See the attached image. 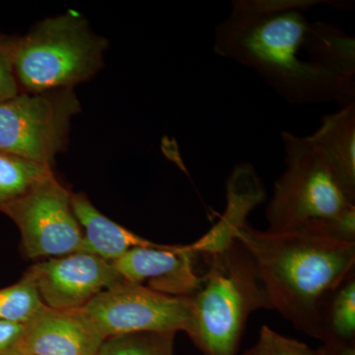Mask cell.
I'll return each instance as SVG.
<instances>
[{
  "label": "cell",
  "instance_id": "8992f818",
  "mask_svg": "<svg viewBox=\"0 0 355 355\" xmlns=\"http://www.w3.org/2000/svg\"><path fill=\"white\" fill-rule=\"evenodd\" d=\"M79 112L72 89L19 93L0 103V151L51 168Z\"/></svg>",
  "mask_w": 355,
  "mask_h": 355
},
{
  "label": "cell",
  "instance_id": "ac0fdd59",
  "mask_svg": "<svg viewBox=\"0 0 355 355\" xmlns=\"http://www.w3.org/2000/svg\"><path fill=\"white\" fill-rule=\"evenodd\" d=\"M176 334L135 333L105 338L96 355H173Z\"/></svg>",
  "mask_w": 355,
  "mask_h": 355
},
{
  "label": "cell",
  "instance_id": "44dd1931",
  "mask_svg": "<svg viewBox=\"0 0 355 355\" xmlns=\"http://www.w3.org/2000/svg\"><path fill=\"white\" fill-rule=\"evenodd\" d=\"M24 324L0 321V355H13L17 352Z\"/></svg>",
  "mask_w": 355,
  "mask_h": 355
},
{
  "label": "cell",
  "instance_id": "9c48e42d",
  "mask_svg": "<svg viewBox=\"0 0 355 355\" xmlns=\"http://www.w3.org/2000/svg\"><path fill=\"white\" fill-rule=\"evenodd\" d=\"M26 272L44 304L55 310L83 309L96 295L123 280L113 263L85 253L46 259Z\"/></svg>",
  "mask_w": 355,
  "mask_h": 355
},
{
  "label": "cell",
  "instance_id": "4fadbf2b",
  "mask_svg": "<svg viewBox=\"0 0 355 355\" xmlns=\"http://www.w3.org/2000/svg\"><path fill=\"white\" fill-rule=\"evenodd\" d=\"M72 210L83 229V241L78 253L93 254L113 263L133 248L158 247L102 214L83 193L71 196Z\"/></svg>",
  "mask_w": 355,
  "mask_h": 355
},
{
  "label": "cell",
  "instance_id": "2e32d148",
  "mask_svg": "<svg viewBox=\"0 0 355 355\" xmlns=\"http://www.w3.org/2000/svg\"><path fill=\"white\" fill-rule=\"evenodd\" d=\"M51 173L50 167L0 151V209Z\"/></svg>",
  "mask_w": 355,
  "mask_h": 355
},
{
  "label": "cell",
  "instance_id": "ba28073f",
  "mask_svg": "<svg viewBox=\"0 0 355 355\" xmlns=\"http://www.w3.org/2000/svg\"><path fill=\"white\" fill-rule=\"evenodd\" d=\"M83 310L104 340L135 333L176 334L188 326L190 300L123 280L96 295Z\"/></svg>",
  "mask_w": 355,
  "mask_h": 355
},
{
  "label": "cell",
  "instance_id": "277c9868",
  "mask_svg": "<svg viewBox=\"0 0 355 355\" xmlns=\"http://www.w3.org/2000/svg\"><path fill=\"white\" fill-rule=\"evenodd\" d=\"M286 170L266 207L268 231L296 232L355 209V189L340 177L309 135L282 132Z\"/></svg>",
  "mask_w": 355,
  "mask_h": 355
},
{
  "label": "cell",
  "instance_id": "ffe728a7",
  "mask_svg": "<svg viewBox=\"0 0 355 355\" xmlns=\"http://www.w3.org/2000/svg\"><path fill=\"white\" fill-rule=\"evenodd\" d=\"M15 43L0 42V103L19 94V84L14 71Z\"/></svg>",
  "mask_w": 355,
  "mask_h": 355
},
{
  "label": "cell",
  "instance_id": "52a82bcc",
  "mask_svg": "<svg viewBox=\"0 0 355 355\" xmlns=\"http://www.w3.org/2000/svg\"><path fill=\"white\" fill-rule=\"evenodd\" d=\"M71 196L51 173L0 209L19 228L28 258L78 253L83 233L72 210Z\"/></svg>",
  "mask_w": 355,
  "mask_h": 355
},
{
  "label": "cell",
  "instance_id": "3957f363",
  "mask_svg": "<svg viewBox=\"0 0 355 355\" xmlns=\"http://www.w3.org/2000/svg\"><path fill=\"white\" fill-rule=\"evenodd\" d=\"M207 258L209 270L189 296L190 315L184 331L205 355H235L252 313L272 310V303L241 242L235 239Z\"/></svg>",
  "mask_w": 355,
  "mask_h": 355
},
{
  "label": "cell",
  "instance_id": "7c38bea8",
  "mask_svg": "<svg viewBox=\"0 0 355 355\" xmlns=\"http://www.w3.org/2000/svg\"><path fill=\"white\" fill-rule=\"evenodd\" d=\"M265 186L254 166H236L226 183V207L214 227L191 245L193 251L205 257L223 251L235 240L240 228L247 224L249 214L265 202Z\"/></svg>",
  "mask_w": 355,
  "mask_h": 355
},
{
  "label": "cell",
  "instance_id": "7a4b0ae2",
  "mask_svg": "<svg viewBox=\"0 0 355 355\" xmlns=\"http://www.w3.org/2000/svg\"><path fill=\"white\" fill-rule=\"evenodd\" d=\"M235 239L253 258L272 309L297 330L322 340L324 305L355 272V243L306 231H261L248 223Z\"/></svg>",
  "mask_w": 355,
  "mask_h": 355
},
{
  "label": "cell",
  "instance_id": "d6986e66",
  "mask_svg": "<svg viewBox=\"0 0 355 355\" xmlns=\"http://www.w3.org/2000/svg\"><path fill=\"white\" fill-rule=\"evenodd\" d=\"M244 355H326L324 349H311L304 343L287 338L270 327H261L258 342Z\"/></svg>",
  "mask_w": 355,
  "mask_h": 355
},
{
  "label": "cell",
  "instance_id": "8fae6325",
  "mask_svg": "<svg viewBox=\"0 0 355 355\" xmlns=\"http://www.w3.org/2000/svg\"><path fill=\"white\" fill-rule=\"evenodd\" d=\"M103 342L104 338L83 309L46 307L24 324L17 354L96 355Z\"/></svg>",
  "mask_w": 355,
  "mask_h": 355
},
{
  "label": "cell",
  "instance_id": "6da1fadb",
  "mask_svg": "<svg viewBox=\"0 0 355 355\" xmlns=\"http://www.w3.org/2000/svg\"><path fill=\"white\" fill-rule=\"evenodd\" d=\"M321 0H234L214 32L219 57L253 69L299 106L355 103V39L308 13Z\"/></svg>",
  "mask_w": 355,
  "mask_h": 355
},
{
  "label": "cell",
  "instance_id": "e0dca14e",
  "mask_svg": "<svg viewBox=\"0 0 355 355\" xmlns=\"http://www.w3.org/2000/svg\"><path fill=\"white\" fill-rule=\"evenodd\" d=\"M46 307L27 272L13 286L0 289V321L26 324Z\"/></svg>",
  "mask_w": 355,
  "mask_h": 355
},
{
  "label": "cell",
  "instance_id": "9a60e30c",
  "mask_svg": "<svg viewBox=\"0 0 355 355\" xmlns=\"http://www.w3.org/2000/svg\"><path fill=\"white\" fill-rule=\"evenodd\" d=\"M355 272L350 273L331 294L322 315V340L354 343Z\"/></svg>",
  "mask_w": 355,
  "mask_h": 355
},
{
  "label": "cell",
  "instance_id": "30bf717a",
  "mask_svg": "<svg viewBox=\"0 0 355 355\" xmlns=\"http://www.w3.org/2000/svg\"><path fill=\"white\" fill-rule=\"evenodd\" d=\"M197 256L191 245H160L133 248L112 263L125 282L142 286L147 282L154 291L189 297L202 282L193 270Z\"/></svg>",
  "mask_w": 355,
  "mask_h": 355
},
{
  "label": "cell",
  "instance_id": "5b68a950",
  "mask_svg": "<svg viewBox=\"0 0 355 355\" xmlns=\"http://www.w3.org/2000/svg\"><path fill=\"white\" fill-rule=\"evenodd\" d=\"M107 42L76 12L49 18L16 42L14 71L28 93L72 89L97 73Z\"/></svg>",
  "mask_w": 355,
  "mask_h": 355
},
{
  "label": "cell",
  "instance_id": "7402d4cb",
  "mask_svg": "<svg viewBox=\"0 0 355 355\" xmlns=\"http://www.w3.org/2000/svg\"><path fill=\"white\" fill-rule=\"evenodd\" d=\"M13 355H23V354H17V352H16V354H14Z\"/></svg>",
  "mask_w": 355,
  "mask_h": 355
},
{
  "label": "cell",
  "instance_id": "5bb4252c",
  "mask_svg": "<svg viewBox=\"0 0 355 355\" xmlns=\"http://www.w3.org/2000/svg\"><path fill=\"white\" fill-rule=\"evenodd\" d=\"M309 137L343 181L355 189V103L324 116Z\"/></svg>",
  "mask_w": 355,
  "mask_h": 355
}]
</instances>
